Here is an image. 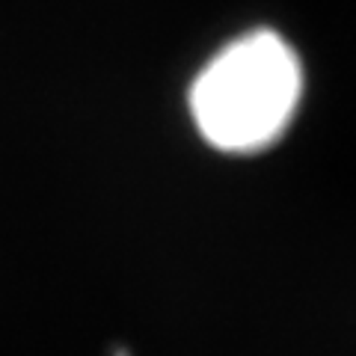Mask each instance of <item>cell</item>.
Segmentation results:
<instances>
[{"label":"cell","instance_id":"obj_1","mask_svg":"<svg viewBox=\"0 0 356 356\" xmlns=\"http://www.w3.org/2000/svg\"><path fill=\"white\" fill-rule=\"evenodd\" d=\"M303 95V65L270 30L229 42L191 86V113L208 146L252 154L273 146L291 125Z\"/></svg>","mask_w":356,"mask_h":356}]
</instances>
